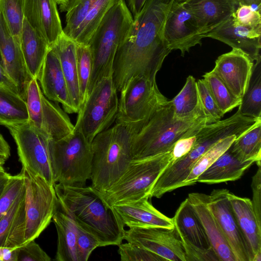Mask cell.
Here are the masks:
<instances>
[{
  "instance_id": "6da1fadb",
  "label": "cell",
  "mask_w": 261,
  "mask_h": 261,
  "mask_svg": "<svg viewBox=\"0 0 261 261\" xmlns=\"http://www.w3.org/2000/svg\"><path fill=\"white\" fill-rule=\"evenodd\" d=\"M175 1L146 0L134 17L114 58L112 78L117 91L135 77L156 81L157 72L171 51L165 39L164 27Z\"/></svg>"
},
{
  "instance_id": "7a4b0ae2",
  "label": "cell",
  "mask_w": 261,
  "mask_h": 261,
  "mask_svg": "<svg viewBox=\"0 0 261 261\" xmlns=\"http://www.w3.org/2000/svg\"><path fill=\"white\" fill-rule=\"evenodd\" d=\"M58 203L74 224L99 241L100 247L122 242L123 231L111 209L91 186H73L55 184Z\"/></svg>"
},
{
  "instance_id": "3957f363",
  "label": "cell",
  "mask_w": 261,
  "mask_h": 261,
  "mask_svg": "<svg viewBox=\"0 0 261 261\" xmlns=\"http://www.w3.org/2000/svg\"><path fill=\"white\" fill-rule=\"evenodd\" d=\"M206 124L204 116L189 120L176 119L170 100L166 97L134 135L132 142L133 160L168 152L180 139L199 130Z\"/></svg>"
},
{
  "instance_id": "277c9868",
  "label": "cell",
  "mask_w": 261,
  "mask_h": 261,
  "mask_svg": "<svg viewBox=\"0 0 261 261\" xmlns=\"http://www.w3.org/2000/svg\"><path fill=\"white\" fill-rule=\"evenodd\" d=\"M135 132L116 123L97 135L91 145L92 151L91 187L99 192L108 190L125 172L133 160Z\"/></svg>"
},
{
  "instance_id": "5b68a950",
  "label": "cell",
  "mask_w": 261,
  "mask_h": 261,
  "mask_svg": "<svg viewBox=\"0 0 261 261\" xmlns=\"http://www.w3.org/2000/svg\"><path fill=\"white\" fill-rule=\"evenodd\" d=\"M133 20L125 1L121 0L108 11L93 34L88 44L93 58L88 95L102 79L112 76L116 51L130 30Z\"/></svg>"
},
{
  "instance_id": "8992f818",
  "label": "cell",
  "mask_w": 261,
  "mask_h": 261,
  "mask_svg": "<svg viewBox=\"0 0 261 261\" xmlns=\"http://www.w3.org/2000/svg\"><path fill=\"white\" fill-rule=\"evenodd\" d=\"M48 149L55 184L84 186L90 179L92 151L91 142L81 131L59 139H48Z\"/></svg>"
},
{
  "instance_id": "52a82bcc",
  "label": "cell",
  "mask_w": 261,
  "mask_h": 261,
  "mask_svg": "<svg viewBox=\"0 0 261 261\" xmlns=\"http://www.w3.org/2000/svg\"><path fill=\"white\" fill-rule=\"evenodd\" d=\"M171 150L155 156L133 160L118 180L108 190L98 191L110 207L120 203L151 197V190L162 171L170 164Z\"/></svg>"
},
{
  "instance_id": "ba28073f",
  "label": "cell",
  "mask_w": 261,
  "mask_h": 261,
  "mask_svg": "<svg viewBox=\"0 0 261 261\" xmlns=\"http://www.w3.org/2000/svg\"><path fill=\"white\" fill-rule=\"evenodd\" d=\"M231 134L229 126L222 120L202 126L196 134L191 149L162 171L151 190V197L159 198L167 192L185 186V180L201 156L219 141Z\"/></svg>"
},
{
  "instance_id": "9c48e42d",
  "label": "cell",
  "mask_w": 261,
  "mask_h": 261,
  "mask_svg": "<svg viewBox=\"0 0 261 261\" xmlns=\"http://www.w3.org/2000/svg\"><path fill=\"white\" fill-rule=\"evenodd\" d=\"M118 103L112 76L102 79L92 89L82 105L74 127L91 143L97 135L115 122Z\"/></svg>"
},
{
  "instance_id": "30bf717a",
  "label": "cell",
  "mask_w": 261,
  "mask_h": 261,
  "mask_svg": "<svg viewBox=\"0 0 261 261\" xmlns=\"http://www.w3.org/2000/svg\"><path fill=\"white\" fill-rule=\"evenodd\" d=\"M120 92L115 123L128 126L135 134L166 98L156 81L139 76L130 79Z\"/></svg>"
},
{
  "instance_id": "8fae6325",
  "label": "cell",
  "mask_w": 261,
  "mask_h": 261,
  "mask_svg": "<svg viewBox=\"0 0 261 261\" xmlns=\"http://www.w3.org/2000/svg\"><path fill=\"white\" fill-rule=\"evenodd\" d=\"M21 172L25 191V244L38 238L48 226L59 203L54 185L24 168Z\"/></svg>"
},
{
  "instance_id": "7c38bea8",
  "label": "cell",
  "mask_w": 261,
  "mask_h": 261,
  "mask_svg": "<svg viewBox=\"0 0 261 261\" xmlns=\"http://www.w3.org/2000/svg\"><path fill=\"white\" fill-rule=\"evenodd\" d=\"M16 143L22 167L54 185L49 138L28 121L6 126Z\"/></svg>"
},
{
  "instance_id": "4fadbf2b",
  "label": "cell",
  "mask_w": 261,
  "mask_h": 261,
  "mask_svg": "<svg viewBox=\"0 0 261 261\" xmlns=\"http://www.w3.org/2000/svg\"><path fill=\"white\" fill-rule=\"evenodd\" d=\"M24 100L28 121L49 139H59L73 131L74 125L67 113L44 95L37 79L30 81Z\"/></svg>"
},
{
  "instance_id": "5bb4252c",
  "label": "cell",
  "mask_w": 261,
  "mask_h": 261,
  "mask_svg": "<svg viewBox=\"0 0 261 261\" xmlns=\"http://www.w3.org/2000/svg\"><path fill=\"white\" fill-rule=\"evenodd\" d=\"M121 0H72L66 12L64 34L77 44L89 42L108 11Z\"/></svg>"
},
{
  "instance_id": "9a60e30c",
  "label": "cell",
  "mask_w": 261,
  "mask_h": 261,
  "mask_svg": "<svg viewBox=\"0 0 261 261\" xmlns=\"http://www.w3.org/2000/svg\"><path fill=\"white\" fill-rule=\"evenodd\" d=\"M124 230L123 239L169 261H186L182 243L175 228L143 225Z\"/></svg>"
},
{
  "instance_id": "2e32d148",
  "label": "cell",
  "mask_w": 261,
  "mask_h": 261,
  "mask_svg": "<svg viewBox=\"0 0 261 261\" xmlns=\"http://www.w3.org/2000/svg\"><path fill=\"white\" fill-rule=\"evenodd\" d=\"M164 37L169 48L179 50L184 57L186 52L197 44L201 45L204 38L192 13L175 0L167 15L164 27Z\"/></svg>"
},
{
  "instance_id": "e0dca14e",
  "label": "cell",
  "mask_w": 261,
  "mask_h": 261,
  "mask_svg": "<svg viewBox=\"0 0 261 261\" xmlns=\"http://www.w3.org/2000/svg\"><path fill=\"white\" fill-rule=\"evenodd\" d=\"M229 191L215 189L208 195L207 207L229 244L236 261H252V257L228 199Z\"/></svg>"
},
{
  "instance_id": "ac0fdd59",
  "label": "cell",
  "mask_w": 261,
  "mask_h": 261,
  "mask_svg": "<svg viewBox=\"0 0 261 261\" xmlns=\"http://www.w3.org/2000/svg\"><path fill=\"white\" fill-rule=\"evenodd\" d=\"M149 196L141 199L120 203L110 208L120 228L125 227L153 225L168 228H174L172 218L156 210L149 201Z\"/></svg>"
},
{
  "instance_id": "d6986e66",
  "label": "cell",
  "mask_w": 261,
  "mask_h": 261,
  "mask_svg": "<svg viewBox=\"0 0 261 261\" xmlns=\"http://www.w3.org/2000/svg\"><path fill=\"white\" fill-rule=\"evenodd\" d=\"M56 0H23L24 18L53 47L63 35Z\"/></svg>"
},
{
  "instance_id": "ffe728a7",
  "label": "cell",
  "mask_w": 261,
  "mask_h": 261,
  "mask_svg": "<svg viewBox=\"0 0 261 261\" xmlns=\"http://www.w3.org/2000/svg\"><path fill=\"white\" fill-rule=\"evenodd\" d=\"M253 64L243 51L232 48L217 58L213 70L232 93L241 99L247 87Z\"/></svg>"
},
{
  "instance_id": "44dd1931",
  "label": "cell",
  "mask_w": 261,
  "mask_h": 261,
  "mask_svg": "<svg viewBox=\"0 0 261 261\" xmlns=\"http://www.w3.org/2000/svg\"><path fill=\"white\" fill-rule=\"evenodd\" d=\"M205 37L222 42L232 48L239 49L254 62L261 58V27L239 24L232 15L226 21L207 33Z\"/></svg>"
},
{
  "instance_id": "7402d4cb",
  "label": "cell",
  "mask_w": 261,
  "mask_h": 261,
  "mask_svg": "<svg viewBox=\"0 0 261 261\" xmlns=\"http://www.w3.org/2000/svg\"><path fill=\"white\" fill-rule=\"evenodd\" d=\"M37 80L48 99L61 103L66 113H77L70 98L58 54L53 47L46 55Z\"/></svg>"
},
{
  "instance_id": "603a6c76",
  "label": "cell",
  "mask_w": 261,
  "mask_h": 261,
  "mask_svg": "<svg viewBox=\"0 0 261 261\" xmlns=\"http://www.w3.org/2000/svg\"><path fill=\"white\" fill-rule=\"evenodd\" d=\"M0 58L2 64L16 85L19 95L25 98L30 76L19 44L8 29L0 14Z\"/></svg>"
},
{
  "instance_id": "cb8c5ba5",
  "label": "cell",
  "mask_w": 261,
  "mask_h": 261,
  "mask_svg": "<svg viewBox=\"0 0 261 261\" xmlns=\"http://www.w3.org/2000/svg\"><path fill=\"white\" fill-rule=\"evenodd\" d=\"M201 31L207 33L227 20L239 5L237 0H181Z\"/></svg>"
},
{
  "instance_id": "d4e9b609",
  "label": "cell",
  "mask_w": 261,
  "mask_h": 261,
  "mask_svg": "<svg viewBox=\"0 0 261 261\" xmlns=\"http://www.w3.org/2000/svg\"><path fill=\"white\" fill-rule=\"evenodd\" d=\"M200 219L220 261H236L218 223L207 207L208 195L191 193L187 197Z\"/></svg>"
},
{
  "instance_id": "484cf974",
  "label": "cell",
  "mask_w": 261,
  "mask_h": 261,
  "mask_svg": "<svg viewBox=\"0 0 261 261\" xmlns=\"http://www.w3.org/2000/svg\"><path fill=\"white\" fill-rule=\"evenodd\" d=\"M172 219L183 246L213 249L200 219L187 198L181 203Z\"/></svg>"
},
{
  "instance_id": "4316f807",
  "label": "cell",
  "mask_w": 261,
  "mask_h": 261,
  "mask_svg": "<svg viewBox=\"0 0 261 261\" xmlns=\"http://www.w3.org/2000/svg\"><path fill=\"white\" fill-rule=\"evenodd\" d=\"M228 196L252 261H261V227L257 222L251 200L230 192Z\"/></svg>"
},
{
  "instance_id": "83f0119b",
  "label": "cell",
  "mask_w": 261,
  "mask_h": 261,
  "mask_svg": "<svg viewBox=\"0 0 261 261\" xmlns=\"http://www.w3.org/2000/svg\"><path fill=\"white\" fill-rule=\"evenodd\" d=\"M254 163L242 162L232 152L230 147L196 179V182L208 184L234 181L240 178L244 172Z\"/></svg>"
},
{
  "instance_id": "f1b7e54d",
  "label": "cell",
  "mask_w": 261,
  "mask_h": 261,
  "mask_svg": "<svg viewBox=\"0 0 261 261\" xmlns=\"http://www.w3.org/2000/svg\"><path fill=\"white\" fill-rule=\"evenodd\" d=\"M20 45L25 65L32 79L37 80L46 55L51 48L46 40L24 18Z\"/></svg>"
},
{
  "instance_id": "f546056e",
  "label": "cell",
  "mask_w": 261,
  "mask_h": 261,
  "mask_svg": "<svg viewBox=\"0 0 261 261\" xmlns=\"http://www.w3.org/2000/svg\"><path fill=\"white\" fill-rule=\"evenodd\" d=\"M76 43L64 34L53 46L61 64L71 101L77 111L82 106L76 56Z\"/></svg>"
},
{
  "instance_id": "4dcf8cb0",
  "label": "cell",
  "mask_w": 261,
  "mask_h": 261,
  "mask_svg": "<svg viewBox=\"0 0 261 261\" xmlns=\"http://www.w3.org/2000/svg\"><path fill=\"white\" fill-rule=\"evenodd\" d=\"M52 221L57 232V261H77L76 255V232L74 223L62 211L57 210Z\"/></svg>"
},
{
  "instance_id": "1f68e13d",
  "label": "cell",
  "mask_w": 261,
  "mask_h": 261,
  "mask_svg": "<svg viewBox=\"0 0 261 261\" xmlns=\"http://www.w3.org/2000/svg\"><path fill=\"white\" fill-rule=\"evenodd\" d=\"M174 117L178 119H194L204 116L197 82L189 75L180 91L170 100Z\"/></svg>"
},
{
  "instance_id": "d6a6232c",
  "label": "cell",
  "mask_w": 261,
  "mask_h": 261,
  "mask_svg": "<svg viewBox=\"0 0 261 261\" xmlns=\"http://www.w3.org/2000/svg\"><path fill=\"white\" fill-rule=\"evenodd\" d=\"M230 148L239 160L252 161L257 166L261 165V118L237 137Z\"/></svg>"
},
{
  "instance_id": "836d02e7",
  "label": "cell",
  "mask_w": 261,
  "mask_h": 261,
  "mask_svg": "<svg viewBox=\"0 0 261 261\" xmlns=\"http://www.w3.org/2000/svg\"><path fill=\"white\" fill-rule=\"evenodd\" d=\"M29 120L25 100L18 93L0 86V124L5 127Z\"/></svg>"
},
{
  "instance_id": "e575fe53",
  "label": "cell",
  "mask_w": 261,
  "mask_h": 261,
  "mask_svg": "<svg viewBox=\"0 0 261 261\" xmlns=\"http://www.w3.org/2000/svg\"><path fill=\"white\" fill-rule=\"evenodd\" d=\"M238 110L245 116L261 118V58L254 62L247 87Z\"/></svg>"
},
{
  "instance_id": "d590c367",
  "label": "cell",
  "mask_w": 261,
  "mask_h": 261,
  "mask_svg": "<svg viewBox=\"0 0 261 261\" xmlns=\"http://www.w3.org/2000/svg\"><path fill=\"white\" fill-rule=\"evenodd\" d=\"M203 77L218 107L224 115L240 106L241 99L232 93L213 70L206 72Z\"/></svg>"
},
{
  "instance_id": "8d00e7d4",
  "label": "cell",
  "mask_w": 261,
  "mask_h": 261,
  "mask_svg": "<svg viewBox=\"0 0 261 261\" xmlns=\"http://www.w3.org/2000/svg\"><path fill=\"white\" fill-rule=\"evenodd\" d=\"M237 137L236 135L227 137L219 141L204 153L193 166L185 181V186L196 183L197 178L231 146Z\"/></svg>"
},
{
  "instance_id": "74e56055",
  "label": "cell",
  "mask_w": 261,
  "mask_h": 261,
  "mask_svg": "<svg viewBox=\"0 0 261 261\" xmlns=\"http://www.w3.org/2000/svg\"><path fill=\"white\" fill-rule=\"evenodd\" d=\"M76 66L82 105L88 95L93 68V58L88 45L76 43Z\"/></svg>"
},
{
  "instance_id": "f35d334b",
  "label": "cell",
  "mask_w": 261,
  "mask_h": 261,
  "mask_svg": "<svg viewBox=\"0 0 261 261\" xmlns=\"http://www.w3.org/2000/svg\"><path fill=\"white\" fill-rule=\"evenodd\" d=\"M23 5V0H0V14L10 34L19 44L24 19Z\"/></svg>"
},
{
  "instance_id": "ab89813d",
  "label": "cell",
  "mask_w": 261,
  "mask_h": 261,
  "mask_svg": "<svg viewBox=\"0 0 261 261\" xmlns=\"http://www.w3.org/2000/svg\"><path fill=\"white\" fill-rule=\"evenodd\" d=\"M201 107L207 124L220 120L224 115L218 107L207 84L203 79L197 82Z\"/></svg>"
},
{
  "instance_id": "60d3db41",
  "label": "cell",
  "mask_w": 261,
  "mask_h": 261,
  "mask_svg": "<svg viewBox=\"0 0 261 261\" xmlns=\"http://www.w3.org/2000/svg\"><path fill=\"white\" fill-rule=\"evenodd\" d=\"M118 253L121 261L165 260L156 254L138 245L127 242L118 245Z\"/></svg>"
},
{
  "instance_id": "b9f144b4",
  "label": "cell",
  "mask_w": 261,
  "mask_h": 261,
  "mask_svg": "<svg viewBox=\"0 0 261 261\" xmlns=\"http://www.w3.org/2000/svg\"><path fill=\"white\" fill-rule=\"evenodd\" d=\"M25 224L24 198L18 210L4 247L15 248L19 247L24 244Z\"/></svg>"
},
{
  "instance_id": "7bdbcfd3",
  "label": "cell",
  "mask_w": 261,
  "mask_h": 261,
  "mask_svg": "<svg viewBox=\"0 0 261 261\" xmlns=\"http://www.w3.org/2000/svg\"><path fill=\"white\" fill-rule=\"evenodd\" d=\"M24 188V179L22 173L12 175L7 188L0 196V219L11 208Z\"/></svg>"
},
{
  "instance_id": "ee69618b",
  "label": "cell",
  "mask_w": 261,
  "mask_h": 261,
  "mask_svg": "<svg viewBox=\"0 0 261 261\" xmlns=\"http://www.w3.org/2000/svg\"><path fill=\"white\" fill-rule=\"evenodd\" d=\"M74 223V222H73ZM76 232V255L77 261H87L92 251L100 247L97 239L91 233L74 224Z\"/></svg>"
},
{
  "instance_id": "f6af8a7d",
  "label": "cell",
  "mask_w": 261,
  "mask_h": 261,
  "mask_svg": "<svg viewBox=\"0 0 261 261\" xmlns=\"http://www.w3.org/2000/svg\"><path fill=\"white\" fill-rule=\"evenodd\" d=\"M233 20L237 23L246 27H261L260 10L252 6L239 4L232 14Z\"/></svg>"
},
{
  "instance_id": "bcb514c9",
  "label": "cell",
  "mask_w": 261,
  "mask_h": 261,
  "mask_svg": "<svg viewBox=\"0 0 261 261\" xmlns=\"http://www.w3.org/2000/svg\"><path fill=\"white\" fill-rule=\"evenodd\" d=\"M25 196V187L9 211L0 219V247H4L18 210Z\"/></svg>"
},
{
  "instance_id": "7dc6e473",
  "label": "cell",
  "mask_w": 261,
  "mask_h": 261,
  "mask_svg": "<svg viewBox=\"0 0 261 261\" xmlns=\"http://www.w3.org/2000/svg\"><path fill=\"white\" fill-rule=\"evenodd\" d=\"M50 257L32 240L18 247L17 261H50Z\"/></svg>"
},
{
  "instance_id": "c3c4849f",
  "label": "cell",
  "mask_w": 261,
  "mask_h": 261,
  "mask_svg": "<svg viewBox=\"0 0 261 261\" xmlns=\"http://www.w3.org/2000/svg\"><path fill=\"white\" fill-rule=\"evenodd\" d=\"M198 131L199 130L180 139L175 143L171 150V158L169 165L183 157L191 149L196 141V134Z\"/></svg>"
},
{
  "instance_id": "681fc988",
  "label": "cell",
  "mask_w": 261,
  "mask_h": 261,
  "mask_svg": "<svg viewBox=\"0 0 261 261\" xmlns=\"http://www.w3.org/2000/svg\"><path fill=\"white\" fill-rule=\"evenodd\" d=\"M257 167L258 169L252 179L251 203L258 224L261 227V165Z\"/></svg>"
},
{
  "instance_id": "f907efd6",
  "label": "cell",
  "mask_w": 261,
  "mask_h": 261,
  "mask_svg": "<svg viewBox=\"0 0 261 261\" xmlns=\"http://www.w3.org/2000/svg\"><path fill=\"white\" fill-rule=\"evenodd\" d=\"M0 86L7 88L16 93L18 90L16 85L6 72L0 59Z\"/></svg>"
},
{
  "instance_id": "816d5d0a",
  "label": "cell",
  "mask_w": 261,
  "mask_h": 261,
  "mask_svg": "<svg viewBox=\"0 0 261 261\" xmlns=\"http://www.w3.org/2000/svg\"><path fill=\"white\" fill-rule=\"evenodd\" d=\"M18 247H0V261H17Z\"/></svg>"
},
{
  "instance_id": "f5cc1de1",
  "label": "cell",
  "mask_w": 261,
  "mask_h": 261,
  "mask_svg": "<svg viewBox=\"0 0 261 261\" xmlns=\"http://www.w3.org/2000/svg\"><path fill=\"white\" fill-rule=\"evenodd\" d=\"M146 0H126V5L133 18L140 12Z\"/></svg>"
},
{
  "instance_id": "db71d44e",
  "label": "cell",
  "mask_w": 261,
  "mask_h": 261,
  "mask_svg": "<svg viewBox=\"0 0 261 261\" xmlns=\"http://www.w3.org/2000/svg\"><path fill=\"white\" fill-rule=\"evenodd\" d=\"M12 176L5 171L0 173V196L7 188Z\"/></svg>"
},
{
  "instance_id": "11a10c76",
  "label": "cell",
  "mask_w": 261,
  "mask_h": 261,
  "mask_svg": "<svg viewBox=\"0 0 261 261\" xmlns=\"http://www.w3.org/2000/svg\"><path fill=\"white\" fill-rule=\"evenodd\" d=\"M0 154L7 159L10 155V149L8 143L0 133Z\"/></svg>"
},
{
  "instance_id": "9f6ffc18",
  "label": "cell",
  "mask_w": 261,
  "mask_h": 261,
  "mask_svg": "<svg viewBox=\"0 0 261 261\" xmlns=\"http://www.w3.org/2000/svg\"><path fill=\"white\" fill-rule=\"evenodd\" d=\"M59 9L61 12H66L72 0H56Z\"/></svg>"
},
{
  "instance_id": "6f0895ef",
  "label": "cell",
  "mask_w": 261,
  "mask_h": 261,
  "mask_svg": "<svg viewBox=\"0 0 261 261\" xmlns=\"http://www.w3.org/2000/svg\"><path fill=\"white\" fill-rule=\"evenodd\" d=\"M7 160L6 158L0 154V165L3 166Z\"/></svg>"
},
{
  "instance_id": "680465c9",
  "label": "cell",
  "mask_w": 261,
  "mask_h": 261,
  "mask_svg": "<svg viewBox=\"0 0 261 261\" xmlns=\"http://www.w3.org/2000/svg\"><path fill=\"white\" fill-rule=\"evenodd\" d=\"M5 171V169L3 167V166L0 165V173L4 172Z\"/></svg>"
},
{
  "instance_id": "91938a15",
  "label": "cell",
  "mask_w": 261,
  "mask_h": 261,
  "mask_svg": "<svg viewBox=\"0 0 261 261\" xmlns=\"http://www.w3.org/2000/svg\"><path fill=\"white\" fill-rule=\"evenodd\" d=\"M1 59V58H0Z\"/></svg>"
}]
</instances>
